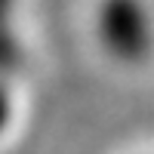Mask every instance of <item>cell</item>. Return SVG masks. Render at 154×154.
I'll return each mask as SVG.
<instances>
[{
	"label": "cell",
	"mask_w": 154,
	"mask_h": 154,
	"mask_svg": "<svg viewBox=\"0 0 154 154\" xmlns=\"http://www.w3.org/2000/svg\"><path fill=\"white\" fill-rule=\"evenodd\" d=\"M99 34L105 46L120 59H139L148 53L151 28L139 0H105L99 9Z\"/></svg>",
	"instance_id": "6da1fadb"
}]
</instances>
